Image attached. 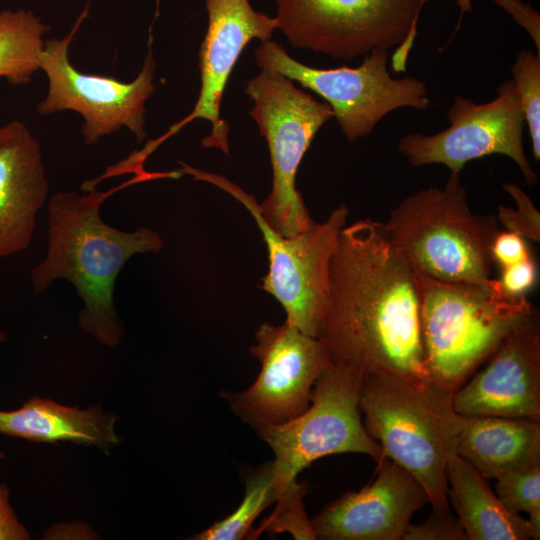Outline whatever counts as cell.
Listing matches in <instances>:
<instances>
[{
  "instance_id": "1",
  "label": "cell",
  "mask_w": 540,
  "mask_h": 540,
  "mask_svg": "<svg viewBox=\"0 0 540 540\" xmlns=\"http://www.w3.org/2000/svg\"><path fill=\"white\" fill-rule=\"evenodd\" d=\"M320 339L332 365L364 376L430 380L424 364L417 276L383 223L344 226L330 263Z\"/></svg>"
},
{
  "instance_id": "2",
  "label": "cell",
  "mask_w": 540,
  "mask_h": 540,
  "mask_svg": "<svg viewBox=\"0 0 540 540\" xmlns=\"http://www.w3.org/2000/svg\"><path fill=\"white\" fill-rule=\"evenodd\" d=\"M88 191H62L49 199L47 251L31 270V284L39 296L56 280L69 281L83 302L81 328L115 346L123 335L113 299L117 277L132 256L158 253L164 243L150 228L127 232L104 222L100 208L113 191Z\"/></svg>"
},
{
  "instance_id": "3",
  "label": "cell",
  "mask_w": 540,
  "mask_h": 540,
  "mask_svg": "<svg viewBox=\"0 0 540 540\" xmlns=\"http://www.w3.org/2000/svg\"><path fill=\"white\" fill-rule=\"evenodd\" d=\"M453 393L431 380L377 373L364 376L359 402L382 456L408 471L424 488L432 512L441 514L450 513L446 466L462 424Z\"/></svg>"
},
{
  "instance_id": "4",
  "label": "cell",
  "mask_w": 540,
  "mask_h": 540,
  "mask_svg": "<svg viewBox=\"0 0 540 540\" xmlns=\"http://www.w3.org/2000/svg\"><path fill=\"white\" fill-rule=\"evenodd\" d=\"M424 364L428 377L456 391L535 307L486 284L445 282L417 274Z\"/></svg>"
},
{
  "instance_id": "5",
  "label": "cell",
  "mask_w": 540,
  "mask_h": 540,
  "mask_svg": "<svg viewBox=\"0 0 540 540\" xmlns=\"http://www.w3.org/2000/svg\"><path fill=\"white\" fill-rule=\"evenodd\" d=\"M497 218L469 208L460 174L444 187H429L402 200L384 225L388 237L415 273L445 282L486 284Z\"/></svg>"
},
{
  "instance_id": "6",
  "label": "cell",
  "mask_w": 540,
  "mask_h": 540,
  "mask_svg": "<svg viewBox=\"0 0 540 540\" xmlns=\"http://www.w3.org/2000/svg\"><path fill=\"white\" fill-rule=\"evenodd\" d=\"M245 93L253 102L250 114L266 139L273 172L271 191L259 211L278 234L295 236L314 221L296 188L297 171L333 111L272 69L262 68L247 81Z\"/></svg>"
},
{
  "instance_id": "7",
  "label": "cell",
  "mask_w": 540,
  "mask_h": 540,
  "mask_svg": "<svg viewBox=\"0 0 540 540\" xmlns=\"http://www.w3.org/2000/svg\"><path fill=\"white\" fill-rule=\"evenodd\" d=\"M277 29L295 48L352 60L390 50L392 69L405 72L417 35L421 0H274Z\"/></svg>"
},
{
  "instance_id": "8",
  "label": "cell",
  "mask_w": 540,
  "mask_h": 540,
  "mask_svg": "<svg viewBox=\"0 0 540 540\" xmlns=\"http://www.w3.org/2000/svg\"><path fill=\"white\" fill-rule=\"evenodd\" d=\"M195 179L210 182L241 202L255 219L268 251V272L259 287L284 308L285 322L302 333L319 338L329 296L330 263L339 234L346 225L348 208L342 204L328 218L313 221L303 232L285 237L263 219L255 197L217 174L183 166Z\"/></svg>"
},
{
  "instance_id": "9",
  "label": "cell",
  "mask_w": 540,
  "mask_h": 540,
  "mask_svg": "<svg viewBox=\"0 0 540 540\" xmlns=\"http://www.w3.org/2000/svg\"><path fill=\"white\" fill-rule=\"evenodd\" d=\"M363 379L355 369L331 365L314 383L305 411L284 423L255 429L274 453L272 465L280 498L298 484V474L319 458L360 453L376 462L381 459V447L361 418Z\"/></svg>"
},
{
  "instance_id": "10",
  "label": "cell",
  "mask_w": 540,
  "mask_h": 540,
  "mask_svg": "<svg viewBox=\"0 0 540 540\" xmlns=\"http://www.w3.org/2000/svg\"><path fill=\"white\" fill-rule=\"evenodd\" d=\"M388 58V50L373 49L358 67L321 69L298 62L272 40L255 50L261 69L279 72L322 97L350 142L369 135L394 110H426L430 105L426 84L413 77H391Z\"/></svg>"
},
{
  "instance_id": "11",
  "label": "cell",
  "mask_w": 540,
  "mask_h": 540,
  "mask_svg": "<svg viewBox=\"0 0 540 540\" xmlns=\"http://www.w3.org/2000/svg\"><path fill=\"white\" fill-rule=\"evenodd\" d=\"M83 18L84 13L62 39L45 41L40 69L47 75L49 88L38 103L37 112L43 116L64 110L78 112L84 120L81 131L88 145L123 126L141 142L147 138L145 103L155 91L152 51L149 50L141 71L131 82L82 73L71 64L69 47Z\"/></svg>"
},
{
  "instance_id": "12",
  "label": "cell",
  "mask_w": 540,
  "mask_h": 540,
  "mask_svg": "<svg viewBox=\"0 0 540 540\" xmlns=\"http://www.w3.org/2000/svg\"><path fill=\"white\" fill-rule=\"evenodd\" d=\"M497 93L483 104L456 96L447 111L446 129L408 134L399 140V151L413 166L442 164L457 174L471 160L501 154L517 164L527 184L535 185L538 176L524 152L525 119L513 81L502 83Z\"/></svg>"
},
{
  "instance_id": "13",
  "label": "cell",
  "mask_w": 540,
  "mask_h": 540,
  "mask_svg": "<svg viewBox=\"0 0 540 540\" xmlns=\"http://www.w3.org/2000/svg\"><path fill=\"white\" fill-rule=\"evenodd\" d=\"M251 354L261 369L241 392H222L232 411L254 429L289 421L307 409L318 377L332 364L320 338L286 322H264L255 333Z\"/></svg>"
},
{
  "instance_id": "14",
  "label": "cell",
  "mask_w": 540,
  "mask_h": 540,
  "mask_svg": "<svg viewBox=\"0 0 540 540\" xmlns=\"http://www.w3.org/2000/svg\"><path fill=\"white\" fill-rule=\"evenodd\" d=\"M208 28L199 49L201 88L193 110L170 127L157 141L147 144L153 151L163 140L194 119L208 120L211 133L202 145L229 154L228 122L220 117V106L231 72L243 49L252 39L271 40L277 29L275 17L256 11L249 0H205Z\"/></svg>"
},
{
  "instance_id": "15",
  "label": "cell",
  "mask_w": 540,
  "mask_h": 540,
  "mask_svg": "<svg viewBox=\"0 0 540 540\" xmlns=\"http://www.w3.org/2000/svg\"><path fill=\"white\" fill-rule=\"evenodd\" d=\"M464 416H500L540 422V321L535 308L520 320L487 365L453 393Z\"/></svg>"
},
{
  "instance_id": "16",
  "label": "cell",
  "mask_w": 540,
  "mask_h": 540,
  "mask_svg": "<svg viewBox=\"0 0 540 540\" xmlns=\"http://www.w3.org/2000/svg\"><path fill=\"white\" fill-rule=\"evenodd\" d=\"M373 481L326 505L312 520L324 540H403L411 518L426 502L422 485L404 468L382 456Z\"/></svg>"
},
{
  "instance_id": "17",
  "label": "cell",
  "mask_w": 540,
  "mask_h": 540,
  "mask_svg": "<svg viewBox=\"0 0 540 540\" xmlns=\"http://www.w3.org/2000/svg\"><path fill=\"white\" fill-rule=\"evenodd\" d=\"M48 190L36 138L22 122L0 126V259L29 247Z\"/></svg>"
},
{
  "instance_id": "18",
  "label": "cell",
  "mask_w": 540,
  "mask_h": 540,
  "mask_svg": "<svg viewBox=\"0 0 540 540\" xmlns=\"http://www.w3.org/2000/svg\"><path fill=\"white\" fill-rule=\"evenodd\" d=\"M456 454L487 480L540 463V422L462 415Z\"/></svg>"
},
{
  "instance_id": "19",
  "label": "cell",
  "mask_w": 540,
  "mask_h": 540,
  "mask_svg": "<svg viewBox=\"0 0 540 540\" xmlns=\"http://www.w3.org/2000/svg\"><path fill=\"white\" fill-rule=\"evenodd\" d=\"M116 417L101 409L82 410L35 397L19 409L0 410V433L36 442L72 441L101 449L118 443Z\"/></svg>"
},
{
  "instance_id": "20",
  "label": "cell",
  "mask_w": 540,
  "mask_h": 540,
  "mask_svg": "<svg viewBox=\"0 0 540 540\" xmlns=\"http://www.w3.org/2000/svg\"><path fill=\"white\" fill-rule=\"evenodd\" d=\"M448 499L467 540L530 539L527 519L510 512L470 463L452 454L446 466Z\"/></svg>"
},
{
  "instance_id": "21",
  "label": "cell",
  "mask_w": 540,
  "mask_h": 540,
  "mask_svg": "<svg viewBox=\"0 0 540 540\" xmlns=\"http://www.w3.org/2000/svg\"><path fill=\"white\" fill-rule=\"evenodd\" d=\"M49 29L31 11H0V78L28 84L40 69L43 35Z\"/></svg>"
},
{
  "instance_id": "22",
  "label": "cell",
  "mask_w": 540,
  "mask_h": 540,
  "mask_svg": "<svg viewBox=\"0 0 540 540\" xmlns=\"http://www.w3.org/2000/svg\"><path fill=\"white\" fill-rule=\"evenodd\" d=\"M272 461L255 469L245 480V493L238 508L226 518L194 535L195 540H239L268 506L280 499Z\"/></svg>"
},
{
  "instance_id": "23",
  "label": "cell",
  "mask_w": 540,
  "mask_h": 540,
  "mask_svg": "<svg viewBox=\"0 0 540 540\" xmlns=\"http://www.w3.org/2000/svg\"><path fill=\"white\" fill-rule=\"evenodd\" d=\"M513 83L529 128L532 153L540 159V53L521 50L512 65Z\"/></svg>"
},
{
  "instance_id": "24",
  "label": "cell",
  "mask_w": 540,
  "mask_h": 540,
  "mask_svg": "<svg viewBox=\"0 0 540 540\" xmlns=\"http://www.w3.org/2000/svg\"><path fill=\"white\" fill-rule=\"evenodd\" d=\"M497 496L512 513L540 509V463L506 472L496 478Z\"/></svg>"
},
{
  "instance_id": "25",
  "label": "cell",
  "mask_w": 540,
  "mask_h": 540,
  "mask_svg": "<svg viewBox=\"0 0 540 540\" xmlns=\"http://www.w3.org/2000/svg\"><path fill=\"white\" fill-rule=\"evenodd\" d=\"M503 189L515 200L516 209L499 206L497 220L507 229L534 242L540 241V213L530 197L516 184L508 182Z\"/></svg>"
},
{
  "instance_id": "26",
  "label": "cell",
  "mask_w": 540,
  "mask_h": 540,
  "mask_svg": "<svg viewBox=\"0 0 540 540\" xmlns=\"http://www.w3.org/2000/svg\"><path fill=\"white\" fill-rule=\"evenodd\" d=\"M403 540H467V536L457 516L432 512L423 523H410Z\"/></svg>"
},
{
  "instance_id": "27",
  "label": "cell",
  "mask_w": 540,
  "mask_h": 540,
  "mask_svg": "<svg viewBox=\"0 0 540 540\" xmlns=\"http://www.w3.org/2000/svg\"><path fill=\"white\" fill-rule=\"evenodd\" d=\"M502 291L511 297H525L534 288L538 280V269L534 259L501 268L500 278L497 279Z\"/></svg>"
},
{
  "instance_id": "28",
  "label": "cell",
  "mask_w": 540,
  "mask_h": 540,
  "mask_svg": "<svg viewBox=\"0 0 540 540\" xmlns=\"http://www.w3.org/2000/svg\"><path fill=\"white\" fill-rule=\"evenodd\" d=\"M461 8V15L457 26L458 30L461 18L466 11H472L471 0H456ZM501 5L512 18L521 25L530 34L532 40L537 46V52H540V16L529 4L520 0H495Z\"/></svg>"
},
{
  "instance_id": "29",
  "label": "cell",
  "mask_w": 540,
  "mask_h": 540,
  "mask_svg": "<svg viewBox=\"0 0 540 540\" xmlns=\"http://www.w3.org/2000/svg\"><path fill=\"white\" fill-rule=\"evenodd\" d=\"M491 257L503 268L532 256L524 238L510 231H498L491 245Z\"/></svg>"
},
{
  "instance_id": "30",
  "label": "cell",
  "mask_w": 540,
  "mask_h": 540,
  "mask_svg": "<svg viewBox=\"0 0 540 540\" xmlns=\"http://www.w3.org/2000/svg\"><path fill=\"white\" fill-rule=\"evenodd\" d=\"M9 490L0 483V540H27L30 535L9 503Z\"/></svg>"
},
{
  "instance_id": "31",
  "label": "cell",
  "mask_w": 540,
  "mask_h": 540,
  "mask_svg": "<svg viewBox=\"0 0 540 540\" xmlns=\"http://www.w3.org/2000/svg\"><path fill=\"white\" fill-rule=\"evenodd\" d=\"M528 526L530 538L538 540L540 538V509L528 514Z\"/></svg>"
},
{
  "instance_id": "32",
  "label": "cell",
  "mask_w": 540,
  "mask_h": 540,
  "mask_svg": "<svg viewBox=\"0 0 540 540\" xmlns=\"http://www.w3.org/2000/svg\"><path fill=\"white\" fill-rule=\"evenodd\" d=\"M7 338V335L4 332H0V343L4 342Z\"/></svg>"
},
{
  "instance_id": "33",
  "label": "cell",
  "mask_w": 540,
  "mask_h": 540,
  "mask_svg": "<svg viewBox=\"0 0 540 540\" xmlns=\"http://www.w3.org/2000/svg\"><path fill=\"white\" fill-rule=\"evenodd\" d=\"M429 0H421V6L422 8L424 7V5L428 2Z\"/></svg>"
},
{
  "instance_id": "34",
  "label": "cell",
  "mask_w": 540,
  "mask_h": 540,
  "mask_svg": "<svg viewBox=\"0 0 540 540\" xmlns=\"http://www.w3.org/2000/svg\"><path fill=\"white\" fill-rule=\"evenodd\" d=\"M4 457V454L0 451V460Z\"/></svg>"
}]
</instances>
